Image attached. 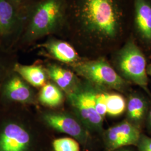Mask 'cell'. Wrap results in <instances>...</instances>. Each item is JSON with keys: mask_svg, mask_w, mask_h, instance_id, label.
Segmentation results:
<instances>
[{"mask_svg": "<svg viewBox=\"0 0 151 151\" xmlns=\"http://www.w3.org/2000/svg\"><path fill=\"white\" fill-rule=\"evenodd\" d=\"M134 0H73L75 32L81 43L111 53L132 33Z\"/></svg>", "mask_w": 151, "mask_h": 151, "instance_id": "6da1fadb", "label": "cell"}, {"mask_svg": "<svg viewBox=\"0 0 151 151\" xmlns=\"http://www.w3.org/2000/svg\"><path fill=\"white\" fill-rule=\"evenodd\" d=\"M110 62L124 80L140 87L151 96L148 89L146 54L132 35L111 53Z\"/></svg>", "mask_w": 151, "mask_h": 151, "instance_id": "7a4b0ae2", "label": "cell"}, {"mask_svg": "<svg viewBox=\"0 0 151 151\" xmlns=\"http://www.w3.org/2000/svg\"><path fill=\"white\" fill-rule=\"evenodd\" d=\"M70 66L76 75L100 90L124 93L129 90L132 85L120 76L104 56L92 60L82 59Z\"/></svg>", "mask_w": 151, "mask_h": 151, "instance_id": "3957f363", "label": "cell"}, {"mask_svg": "<svg viewBox=\"0 0 151 151\" xmlns=\"http://www.w3.org/2000/svg\"><path fill=\"white\" fill-rule=\"evenodd\" d=\"M64 0H43L35 6L27 25L25 38L33 41L55 32L64 22Z\"/></svg>", "mask_w": 151, "mask_h": 151, "instance_id": "277c9868", "label": "cell"}, {"mask_svg": "<svg viewBox=\"0 0 151 151\" xmlns=\"http://www.w3.org/2000/svg\"><path fill=\"white\" fill-rule=\"evenodd\" d=\"M0 110V151H32V134L6 107Z\"/></svg>", "mask_w": 151, "mask_h": 151, "instance_id": "5b68a950", "label": "cell"}, {"mask_svg": "<svg viewBox=\"0 0 151 151\" xmlns=\"http://www.w3.org/2000/svg\"><path fill=\"white\" fill-rule=\"evenodd\" d=\"M68 100L76 117L91 133L102 134L104 119L96 111L91 94V86L87 83H81L75 91L67 94Z\"/></svg>", "mask_w": 151, "mask_h": 151, "instance_id": "8992f818", "label": "cell"}, {"mask_svg": "<svg viewBox=\"0 0 151 151\" xmlns=\"http://www.w3.org/2000/svg\"><path fill=\"white\" fill-rule=\"evenodd\" d=\"M44 122L52 129L71 136L81 145H91V133L76 116L65 113L47 111L43 114Z\"/></svg>", "mask_w": 151, "mask_h": 151, "instance_id": "52a82bcc", "label": "cell"}, {"mask_svg": "<svg viewBox=\"0 0 151 151\" xmlns=\"http://www.w3.org/2000/svg\"><path fill=\"white\" fill-rule=\"evenodd\" d=\"M131 35L146 53L151 50V0H134Z\"/></svg>", "mask_w": 151, "mask_h": 151, "instance_id": "ba28073f", "label": "cell"}, {"mask_svg": "<svg viewBox=\"0 0 151 151\" xmlns=\"http://www.w3.org/2000/svg\"><path fill=\"white\" fill-rule=\"evenodd\" d=\"M142 133L141 129L124 119L104 130L101 135L106 151H114L125 147H136Z\"/></svg>", "mask_w": 151, "mask_h": 151, "instance_id": "9c48e42d", "label": "cell"}, {"mask_svg": "<svg viewBox=\"0 0 151 151\" xmlns=\"http://www.w3.org/2000/svg\"><path fill=\"white\" fill-rule=\"evenodd\" d=\"M34 98L30 87L12 70L0 85V105L9 106L12 103H32Z\"/></svg>", "mask_w": 151, "mask_h": 151, "instance_id": "30bf717a", "label": "cell"}, {"mask_svg": "<svg viewBox=\"0 0 151 151\" xmlns=\"http://www.w3.org/2000/svg\"><path fill=\"white\" fill-rule=\"evenodd\" d=\"M150 108V103L145 96L138 92H130L126 99L125 119L141 129L145 124Z\"/></svg>", "mask_w": 151, "mask_h": 151, "instance_id": "8fae6325", "label": "cell"}, {"mask_svg": "<svg viewBox=\"0 0 151 151\" xmlns=\"http://www.w3.org/2000/svg\"><path fill=\"white\" fill-rule=\"evenodd\" d=\"M40 47L52 58L67 64L73 65L82 60L72 45L61 40L50 39Z\"/></svg>", "mask_w": 151, "mask_h": 151, "instance_id": "7c38bea8", "label": "cell"}, {"mask_svg": "<svg viewBox=\"0 0 151 151\" xmlns=\"http://www.w3.org/2000/svg\"><path fill=\"white\" fill-rule=\"evenodd\" d=\"M49 77L60 90L67 94L75 91L81 83L75 73L59 65L49 64L46 68Z\"/></svg>", "mask_w": 151, "mask_h": 151, "instance_id": "4fadbf2b", "label": "cell"}, {"mask_svg": "<svg viewBox=\"0 0 151 151\" xmlns=\"http://www.w3.org/2000/svg\"><path fill=\"white\" fill-rule=\"evenodd\" d=\"M12 70L32 86L42 87L47 83L48 75L45 68L40 65H23L15 63Z\"/></svg>", "mask_w": 151, "mask_h": 151, "instance_id": "5bb4252c", "label": "cell"}, {"mask_svg": "<svg viewBox=\"0 0 151 151\" xmlns=\"http://www.w3.org/2000/svg\"><path fill=\"white\" fill-rule=\"evenodd\" d=\"M18 21L15 6L9 0H0V33L3 35L12 33Z\"/></svg>", "mask_w": 151, "mask_h": 151, "instance_id": "9a60e30c", "label": "cell"}, {"mask_svg": "<svg viewBox=\"0 0 151 151\" xmlns=\"http://www.w3.org/2000/svg\"><path fill=\"white\" fill-rule=\"evenodd\" d=\"M39 100L43 105L49 107H57L63 101V93L58 87L52 83H46L39 93Z\"/></svg>", "mask_w": 151, "mask_h": 151, "instance_id": "2e32d148", "label": "cell"}, {"mask_svg": "<svg viewBox=\"0 0 151 151\" xmlns=\"http://www.w3.org/2000/svg\"><path fill=\"white\" fill-rule=\"evenodd\" d=\"M105 101L106 106L107 115L117 117L125 113L126 99L117 92H105Z\"/></svg>", "mask_w": 151, "mask_h": 151, "instance_id": "e0dca14e", "label": "cell"}, {"mask_svg": "<svg viewBox=\"0 0 151 151\" xmlns=\"http://www.w3.org/2000/svg\"><path fill=\"white\" fill-rule=\"evenodd\" d=\"M54 151H80V144L73 138L63 137L52 142Z\"/></svg>", "mask_w": 151, "mask_h": 151, "instance_id": "ac0fdd59", "label": "cell"}, {"mask_svg": "<svg viewBox=\"0 0 151 151\" xmlns=\"http://www.w3.org/2000/svg\"><path fill=\"white\" fill-rule=\"evenodd\" d=\"M136 147L138 151H151V137L142 133Z\"/></svg>", "mask_w": 151, "mask_h": 151, "instance_id": "d6986e66", "label": "cell"}, {"mask_svg": "<svg viewBox=\"0 0 151 151\" xmlns=\"http://www.w3.org/2000/svg\"><path fill=\"white\" fill-rule=\"evenodd\" d=\"M10 72L11 71L8 69L7 65H6L4 62L0 60V85Z\"/></svg>", "mask_w": 151, "mask_h": 151, "instance_id": "ffe728a7", "label": "cell"}, {"mask_svg": "<svg viewBox=\"0 0 151 151\" xmlns=\"http://www.w3.org/2000/svg\"><path fill=\"white\" fill-rule=\"evenodd\" d=\"M145 125H146V128L148 131L151 133V106H150L147 114Z\"/></svg>", "mask_w": 151, "mask_h": 151, "instance_id": "44dd1931", "label": "cell"}, {"mask_svg": "<svg viewBox=\"0 0 151 151\" xmlns=\"http://www.w3.org/2000/svg\"><path fill=\"white\" fill-rule=\"evenodd\" d=\"M14 5L19 6L22 4L25 0H9Z\"/></svg>", "mask_w": 151, "mask_h": 151, "instance_id": "7402d4cb", "label": "cell"}, {"mask_svg": "<svg viewBox=\"0 0 151 151\" xmlns=\"http://www.w3.org/2000/svg\"><path fill=\"white\" fill-rule=\"evenodd\" d=\"M114 151H134L133 150L130 148V147H123L120 148L118 150H116Z\"/></svg>", "mask_w": 151, "mask_h": 151, "instance_id": "603a6c76", "label": "cell"}, {"mask_svg": "<svg viewBox=\"0 0 151 151\" xmlns=\"http://www.w3.org/2000/svg\"><path fill=\"white\" fill-rule=\"evenodd\" d=\"M147 73L148 76L151 77V63L147 65Z\"/></svg>", "mask_w": 151, "mask_h": 151, "instance_id": "cb8c5ba5", "label": "cell"}]
</instances>
